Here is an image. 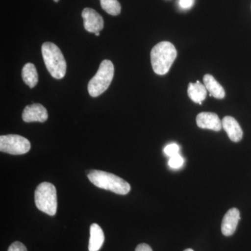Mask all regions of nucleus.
Returning a JSON list of instances; mask_svg holds the SVG:
<instances>
[{
	"label": "nucleus",
	"instance_id": "f03ea898",
	"mask_svg": "<svg viewBox=\"0 0 251 251\" xmlns=\"http://www.w3.org/2000/svg\"><path fill=\"white\" fill-rule=\"evenodd\" d=\"M87 176L94 186L117 194L126 195L130 191V186L128 182L112 173L94 170L91 171Z\"/></svg>",
	"mask_w": 251,
	"mask_h": 251
},
{
	"label": "nucleus",
	"instance_id": "423d86ee",
	"mask_svg": "<svg viewBox=\"0 0 251 251\" xmlns=\"http://www.w3.org/2000/svg\"><path fill=\"white\" fill-rule=\"evenodd\" d=\"M31 148L29 140L18 135H1L0 151L13 155H21L27 153Z\"/></svg>",
	"mask_w": 251,
	"mask_h": 251
},
{
	"label": "nucleus",
	"instance_id": "f8f14e48",
	"mask_svg": "<svg viewBox=\"0 0 251 251\" xmlns=\"http://www.w3.org/2000/svg\"><path fill=\"white\" fill-rule=\"evenodd\" d=\"M105 236L103 229L98 224H93L90 227V238L89 251H99L103 246Z\"/></svg>",
	"mask_w": 251,
	"mask_h": 251
},
{
	"label": "nucleus",
	"instance_id": "aec40b11",
	"mask_svg": "<svg viewBox=\"0 0 251 251\" xmlns=\"http://www.w3.org/2000/svg\"><path fill=\"white\" fill-rule=\"evenodd\" d=\"M193 4V0H179V5L183 9H189Z\"/></svg>",
	"mask_w": 251,
	"mask_h": 251
},
{
	"label": "nucleus",
	"instance_id": "4be33fe9",
	"mask_svg": "<svg viewBox=\"0 0 251 251\" xmlns=\"http://www.w3.org/2000/svg\"><path fill=\"white\" fill-rule=\"evenodd\" d=\"M94 34H95L96 36H100V33H99V32L94 33Z\"/></svg>",
	"mask_w": 251,
	"mask_h": 251
},
{
	"label": "nucleus",
	"instance_id": "7ed1b4c3",
	"mask_svg": "<svg viewBox=\"0 0 251 251\" xmlns=\"http://www.w3.org/2000/svg\"><path fill=\"white\" fill-rule=\"evenodd\" d=\"M41 52L50 75L56 79H62L65 76L67 63L60 49L52 43L46 42L41 47Z\"/></svg>",
	"mask_w": 251,
	"mask_h": 251
},
{
	"label": "nucleus",
	"instance_id": "f257e3e1",
	"mask_svg": "<svg viewBox=\"0 0 251 251\" xmlns=\"http://www.w3.org/2000/svg\"><path fill=\"white\" fill-rule=\"evenodd\" d=\"M177 52L174 45L168 41L158 43L151 51V62L153 72L165 75L169 72L176 58Z\"/></svg>",
	"mask_w": 251,
	"mask_h": 251
},
{
	"label": "nucleus",
	"instance_id": "a211bd4d",
	"mask_svg": "<svg viewBox=\"0 0 251 251\" xmlns=\"http://www.w3.org/2000/svg\"><path fill=\"white\" fill-rule=\"evenodd\" d=\"M179 145H176V144L175 143L170 144V145H167L166 148L164 149L165 153H166L167 156L170 157L177 154V153H179Z\"/></svg>",
	"mask_w": 251,
	"mask_h": 251
},
{
	"label": "nucleus",
	"instance_id": "5701e85b",
	"mask_svg": "<svg viewBox=\"0 0 251 251\" xmlns=\"http://www.w3.org/2000/svg\"><path fill=\"white\" fill-rule=\"evenodd\" d=\"M184 251H194L193 250V249H186V250H184Z\"/></svg>",
	"mask_w": 251,
	"mask_h": 251
},
{
	"label": "nucleus",
	"instance_id": "9d476101",
	"mask_svg": "<svg viewBox=\"0 0 251 251\" xmlns=\"http://www.w3.org/2000/svg\"><path fill=\"white\" fill-rule=\"evenodd\" d=\"M240 220V212L237 208H232L225 214L221 224V231L224 236H232L237 229Z\"/></svg>",
	"mask_w": 251,
	"mask_h": 251
},
{
	"label": "nucleus",
	"instance_id": "6e6552de",
	"mask_svg": "<svg viewBox=\"0 0 251 251\" xmlns=\"http://www.w3.org/2000/svg\"><path fill=\"white\" fill-rule=\"evenodd\" d=\"M22 118L23 121L27 122H44L49 118L47 110L44 105L39 103L27 105L23 110Z\"/></svg>",
	"mask_w": 251,
	"mask_h": 251
},
{
	"label": "nucleus",
	"instance_id": "0eeeda50",
	"mask_svg": "<svg viewBox=\"0 0 251 251\" xmlns=\"http://www.w3.org/2000/svg\"><path fill=\"white\" fill-rule=\"evenodd\" d=\"M82 17L83 18L84 27L89 32H99L103 29V18L95 10L85 8L82 11Z\"/></svg>",
	"mask_w": 251,
	"mask_h": 251
},
{
	"label": "nucleus",
	"instance_id": "20e7f679",
	"mask_svg": "<svg viewBox=\"0 0 251 251\" xmlns=\"http://www.w3.org/2000/svg\"><path fill=\"white\" fill-rule=\"evenodd\" d=\"M115 68L111 61L105 59L100 63L98 72L88 84V92L91 97H97L107 90L111 84Z\"/></svg>",
	"mask_w": 251,
	"mask_h": 251
},
{
	"label": "nucleus",
	"instance_id": "1a4fd4ad",
	"mask_svg": "<svg viewBox=\"0 0 251 251\" xmlns=\"http://www.w3.org/2000/svg\"><path fill=\"white\" fill-rule=\"evenodd\" d=\"M196 122L198 126L203 129L219 131L223 128L222 122L214 112H204L198 114L196 117Z\"/></svg>",
	"mask_w": 251,
	"mask_h": 251
},
{
	"label": "nucleus",
	"instance_id": "4468645a",
	"mask_svg": "<svg viewBox=\"0 0 251 251\" xmlns=\"http://www.w3.org/2000/svg\"><path fill=\"white\" fill-rule=\"evenodd\" d=\"M206 89L205 86L201 83L200 81H197L196 83L190 82L188 88V95L189 98L196 103L202 104L206 99Z\"/></svg>",
	"mask_w": 251,
	"mask_h": 251
},
{
	"label": "nucleus",
	"instance_id": "b1692460",
	"mask_svg": "<svg viewBox=\"0 0 251 251\" xmlns=\"http://www.w3.org/2000/svg\"><path fill=\"white\" fill-rule=\"evenodd\" d=\"M54 1H55V2H58L59 0H54Z\"/></svg>",
	"mask_w": 251,
	"mask_h": 251
},
{
	"label": "nucleus",
	"instance_id": "9b49d317",
	"mask_svg": "<svg viewBox=\"0 0 251 251\" xmlns=\"http://www.w3.org/2000/svg\"><path fill=\"white\" fill-rule=\"evenodd\" d=\"M223 128L226 130L229 139L238 143L243 138V130L237 120L230 116L225 117L222 120Z\"/></svg>",
	"mask_w": 251,
	"mask_h": 251
},
{
	"label": "nucleus",
	"instance_id": "dca6fc26",
	"mask_svg": "<svg viewBox=\"0 0 251 251\" xmlns=\"http://www.w3.org/2000/svg\"><path fill=\"white\" fill-rule=\"evenodd\" d=\"M102 9L111 16H117L121 13V5L117 0H100Z\"/></svg>",
	"mask_w": 251,
	"mask_h": 251
},
{
	"label": "nucleus",
	"instance_id": "39448f33",
	"mask_svg": "<svg viewBox=\"0 0 251 251\" xmlns=\"http://www.w3.org/2000/svg\"><path fill=\"white\" fill-rule=\"evenodd\" d=\"M36 207L50 216L55 215L57 209V191L53 184L41 183L35 191Z\"/></svg>",
	"mask_w": 251,
	"mask_h": 251
},
{
	"label": "nucleus",
	"instance_id": "6ab92c4d",
	"mask_svg": "<svg viewBox=\"0 0 251 251\" xmlns=\"http://www.w3.org/2000/svg\"><path fill=\"white\" fill-rule=\"evenodd\" d=\"M8 251H27V249L22 243L15 242L10 246Z\"/></svg>",
	"mask_w": 251,
	"mask_h": 251
},
{
	"label": "nucleus",
	"instance_id": "f3484780",
	"mask_svg": "<svg viewBox=\"0 0 251 251\" xmlns=\"http://www.w3.org/2000/svg\"><path fill=\"white\" fill-rule=\"evenodd\" d=\"M184 160L183 157L179 153H177V154L171 157L168 164L173 169H178L184 165Z\"/></svg>",
	"mask_w": 251,
	"mask_h": 251
},
{
	"label": "nucleus",
	"instance_id": "412c9836",
	"mask_svg": "<svg viewBox=\"0 0 251 251\" xmlns=\"http://www.w3.org/2000/svg\"><path fill=\"white\" fill-rule=\"evenodd\" d=\"M135 251H153L151 248L146 244H140L135 249Z\"/></svg>",
	"mask_w": 251,
	"mask_h": 251
},
{
	"label": "nucleus",
	"instance_id": "ddd939ff",
	"mask_svg": "<svg viewBox=\"0 0 251 251\" xmlns=\"http://www.w3.org/2000/svg\"><path fill=\"white\" fill-rule=\"evenodd\" d=\"M203 82L205 86L206 90L210 93L211 97L218 99H224L226 92L222 87L216 79L210 74H206L203 77Z\"/></svg>",
	"mask_w": 251,
	"mask_h": 251
},
{
	"label": "nucleus",
	"instance_id": "2eb2a0df",
	"mask_svg": "<svg viewBox=\"0 0 251 251\" xmlns=\"http://www.w3.org/2000/svg\"><path fill=\"white\" fill-rule=\"evenodd\" d=\"M22 77L26 85L30 88H34L39 81L37 71L32 63H27L23 68Z\"/></svg>",
	"mask_w": 251,
	"mask_h": 251
}]
</instances>
